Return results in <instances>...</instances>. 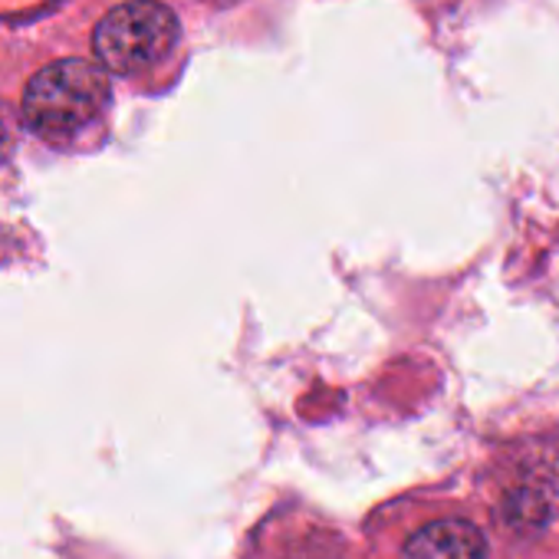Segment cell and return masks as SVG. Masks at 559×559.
Returning <instances> with one entry per match:
<instances>
[{
	"label": "cell",
	"instance_id": "3957f363",
	"mask_svg": "<svg viewBox=\"0 0 559 559\" xmlns=\"http://www.w3.org/2000/svg\"><path fill=\"white\" fill-rule=\"evenodd\" d=\"M484 556H487V539L467 520L428 523L402 549V559H484Z\"/></svg>",
	"mask_w": 559,
	"mask_h": 559
},
{
	"label": "cell",
	"instance_id": "6da1fadb",
	"mask_svg": "<svg viewBox=\"0 0 559 559\" xmlns=\"http://www.w3.org/2000/svg\"><path fill=\"white\" fill-rule=\"evenodd\" d=\"M109 103V76L90 60H57L24 93V122L44 139L83 132Z\"/></svg>",
	"mask_w": 559,
	"mask_h": 559
},
{
	"label": "cell",
	"instance_id": "277c9868",
	"mask_svg": "<svg viewBox=\"0 0 559 559\" xmlns=\"http://www.w3.org/2000/svg\"><path fill=\"white\" fill-rule=\"evenodd\" d=\"M17 145V116L8 103H0V162H4Z\"/></svg>",
	"mask_w": 559,
	"mask_h": 559
},
{
	"label": "cell",
	"instance_id": "7a4b0ae2",
	"mask_svg": "<svg viewBox=\"0 0 559 559\" xmlns=\"http://www.w3.org/2000/svg\"><path fill=\"white\" fill-rule=\"evenodd\" d=\"M178 40V17L158 0H129V4L109 11L96 34L93 50L103 70L112 73H139L155 67L171 53Z\"/></svg>",
	"mask_w": 559,
	"mask_h": 559
}]
</instances>
